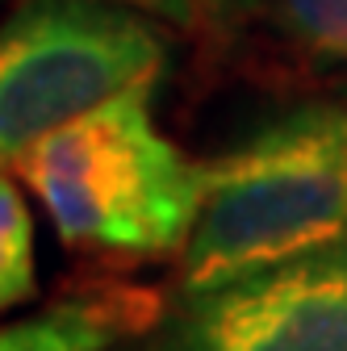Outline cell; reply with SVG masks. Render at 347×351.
Segmentation results:
<instances>
[{
    "instance_id": "6da1fadb",
    "label": "cell",
    "mask_w": 347,
    "mask_h": 351,
    "mask_svg": "<svg viewBox=\"0 0 347 351\" xmlns=\"http://www.w3.org/2000/svg\"><path fill=\"white\" fill-rule=\"evenodd\" d=\"M180 259V293L347 247V105L293 109L213 163Z\"/></svg>"
},
{
    "instance_id": "7a4b0ae2",
    "label": "cell",
    "mask_w": 347,
    "mask_h": 351,
    "mask_svg": "<svg viewBox=\"0 0 347 351\" xmlns=\"http://www.w3.org/2000/svg\"><path fill=\"white\" fill-rule=\"evenodd\" d=\"M13 171L67 247L105 255L184 251L205 184L201 163L155 125L151 88L121 93L59 125Z\"/></svg>"
},
{
    "instance_id": "3957f363",
    "label": "cell",
    "mask_w": 347,
    "mask_h": 351,
    "mask_svg": "<svg viewBox=\"0 0 347 351\" xmlns=\"http://www.w3.org/2000/svg\"><path fill=\"white\" fill-rule=\"evenodd\" d=\"M167 47L113 0H21L0 25V167L97 105L155 88Z\"/></svg>"
},
{
    "instance_id": "277c9868",
    "label": "cell",
    "mask_w": 347,
    "mask_h": 351,
    "mask_svg": "<svg viewBox=\"0 0 347 351\" xmlns=\"http://www.w3.org/2000/svg\"><path fill=\"white\" fill-rule=\"evenodd\" d=\"M147 351H347V247L180 293Z\"/></svg>"
},
{
    "instance_id": "5b68a950",
    "label": "cell",
    "mask_w": 347,
    "mask_h": 351,
    "mask_svg": "<svg viewBox=\"0 0 347 351\" xmlns=\"http://www.w3.org/2000/svg\"><path fill=\"white\" fill-rule=\"evenodd\" d=\"M155 318L151 293L88 289L0 326V351H117Z\"/></svg>"
},
{
    "instance_id": "8992f818",
    "label": "cell",
    "mask_w": 347,
    "mask_h": 351,
    "mask_svg": "<svg viewBox=\"0 0 347 351\" xmlns=\"http://www.w3.org/2000/svg\"><path fill=\"white\" fill-rule=\"evenodd\" d=\"M34 297V217L0 167V314Z\"/></svg>"
},
{
    "instance_id": "52a82bcc",
    "label": "cell",
    "mask_w": 347,
    "mask_h": 351,
    "mask_svg": "<svg viewBox=\"0 0 347 351\" xmlns=\"http://www.w3.org/2000/svg\"><path fill=\"white\" fill-rule=\"evenodd\" d=\"M276 13L318 55L347 59V0H276Z\"/></svg>"
},
{
    "instance_id": "ba28073f",
    "label": "cell",
    "mask_w": 347,
    "mask_h": 351,
    "mask_svg": "<svg viewBox=\"0 0 347 351\" xmlns=\"http://www.w3.org/2000/svg\"><path fill=\"white\" fill-rule=\"evenodd\" d=\"M113 5H125L134 13H155L163 21H180V25H197L226 13L235 0H113Z\"/></svg>"
},
{
    "instance_id": "9c48e42d",
    "label": "cell",
    "mask_w": 347,
    "mask_h": 351,
    "mask_svg": "<svg viewBox=\"0 0 347 351\" xmlns=\"http://www.w3.org/2000/svg\"><path fill=\"white\" fill-rule=\"evenodd\" d=\"M117 351H121V347H117Z\"/></svg>"
}]
</instances>
